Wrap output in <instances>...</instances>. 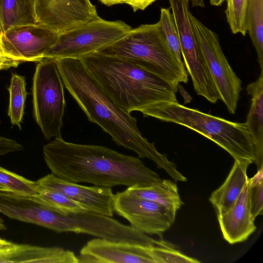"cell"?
I'll list each match as a JSON object with an SVG mask.
<instances>
[{
  "label": "cell",
  "instance_id": "6da1fadb",
  "mask_svg": "<svg viewBox=\"0 0 263 263\" xmlns=\"http://www.w3.org/2000/svg\"><path fill=\"white\" fill-rule=\"evenodd\" d=\"M64 85L87 117L119 146L134 151L163 169L174 180L181 176L176 164L161 154L139 130L137 120L120 107L101 88L81 59H56Z\"/></svg>",
  "mask_w": 263,
  "mask_h": 263
},
{
  "label": "cell",
  "instance_id": "7a4b0ae2",
  "mask_svg": "<svg viewBox=\"0 0 263 263\" xmlns=\"http://www.w3.org/2000/svg\"><path fill=\"white\" fill-rule=\"evenodd\" d=\"M43 153L51 174L74 183L146 187L162 180L139 157L104 146L67 142L62 136L45 144Z\"/></svg>",
  "mask_w": 263,
  "mask_h": 263
},
{
  "label": "cell",
  "instance_id": "3957f363",
  "mask_svg": "<svg viewBox=\"0 0 263 263\" xmlns=\"http://www.w3.org/2000/svg\"><path fill=\"white\" fill-rule=\"evenodd\" d=\"M104 91L124 111H141L160 102H178V88L135 64L95 52L80 58Z\"/></svg>",
  "mask_w": 263,
  "mask_h": 263
},
{
  "label": "cell",
  "instance_id": "277c9868",
  "mask_svg": "<svg viewBox=\"0 0 263 263\" xmlns=\"http://www.w3.org/2000/svg\"><path fill=\"white\" fill-rule=\"evenodd\" d=\"M144 117L176 123L212 140L235 159L255 162L251 133L246 123L230 121L187 107L178 102H160L141 111Z\"/></svg>",
  "mask_w": 263,
  "mask_h": 263
},
{
  "label": "cell",
  "instance_id": "5b68a950",
  "mask_svg": "<svg viewBox=\"0 0 263 263\" xmlns=\"http://www.w3.org/2000/svg\"><path fill=\"white\" fill-rule=\"evenodd\" d=\"M96 52L133 63L177 88L180 83L188 81L183 61L171 50L158 22L132 29L123 37Z\"/></svg>",
  "mask_w": 263,
  "mask_h": 263
},
{
  "label": "cell",
  "instance_id": "8992f818",
  "mask_svg": "<svg viewBox=\"0 0 263 263\" xmlns=\"http://www.w3.org/2000/svg\"><path fill=\"white\" fill-rule=\"evenodd\" d=\"M57 60L44 58L36 66L32 92L33 114L45 138L61 137L66 102Z\"/></svg>",
  "mask_w": 263,
  "mask_h": 263
},
{
  "label": "cell",
  "instance_id": "52a82bcc",
  "mask_svg": "<svg viewBox=\"0 0 263 263\" xmlns=\"http://www.w3.org/2000/svg\"><path fill=\"white\" fill-rule=\"evenodd\" d=\"M131 29L124 22L109 21L100 17L60 33L55 43L45 52L44 58L80 59L115 42Z\"/></svg>",
  "mask_w": 263,
  "mask_h": 263
},
{
  "label": "cell",
  "instance_id": "ba28073f",
  "mask_svg": "<svg viewBox=\"0 0 263 263\" xmlns=\"http://www.w3.org/2000/svg\"><path fill=\"white\" fill-rule=\"evenodd\" d=\"M176 26L181 56L197 94L215 103L220 95L206 65L194 33L189 14V0H168Z\"/></svg>",
  "mask_w": 263,
  "mask_h": 263
},
{
  "label": "cell",
  "instance_id": "9c48e42d",
  "mask_svg": "<svg viewBox=\"0 0 263 263\" xmlns=\"http://www.w3.org/2000/svg\"><path fill=\"white\" fill-rule=\"evenodd\" d=\"M190 22L206 65L221 100L229 112H236L241 80L229 63L221 48L218 35L190 13Z\"/></svg>",
  "mask_w": 263,
  "mask_h": 263
},
{
  "label": "cell",
  "instance_id": "30bf717a",
  "mask_svg": "<svg viewBox=\"0 0 263 263\" xmlns=\"http://www.w3.org/2000/svg\"><path fill=\"white\" fill-rule=\"evenodd\" d=\"M59 34L37 24L14 27L0 34V50L5 57L21 63L39 62Z\"/></svg>",
  "mask_w": 263,
  "mask_h": 263
},
{
  "label": "cell",
  "instance_id": "8fae6325",
  "mask_svg": "<svg viewBox=\"0 0 263 263\" xmlns=\"http://www.w3.org/2000/svg\"><path fill=\"white\" fill-rule=\"evenodd\" d=\"M114 211L126 219L130 227L147 235L161 236L174 222L163 206L125 191L114 194Z\"/></svg>",
  "mask_w": 263,
  "mask_h": 263
},
{
  "label": "cell",
  "instance_id": "7c38bea8",
  "mask_svg": "<svg viewBox=\"0 0 263 263\" xmlns=\"http://www.w3.org/2000/svg\"><path fill=\"white\" fill-rule=\"evenodd\" d=\"M36 22L59 33L98 19L89 0H36Z\"/></svg>",
  "mask_w": 263,
  "mask_h": 263
},
{
  "label": "cell",
  "instance_id": "4fadbf2b",
  "mask_svg": "<svg viewBox=\"0 0 263 263\" xmlns=\"http://www.w3.org/2000/svg\"><path fill=\"white\" fill-rule=\"evenodd\" d=\"M149 247L97 237L81 248L79 263H155Z\"/></svg>",
  "mask_w": 263,
  "mask_h": 263
},
{
  "label": "cell",
  "instance_id": "5bb4252c",
  "mask_svg": "<svg viewBox=\"0 0 263 263\" xmlns=\"http://www.w3.org/2000/svg\"><path fill=\"white\" fill-rule=\"evenodd\" d=\"M36 182L40 186L60 191L91 212L111 217L114 215V194L111 187L82 185L60 178L51 173Z\"/></svg>",
  "mask_w": 263,
  "mask_h": 263
},
{
  "label": "cell",
  "instance_id": "9a60e30c",
  "mask_svg": "<svg viewBox=\"0 0 263 263\" xmlns=\"http://www.w3.org/2000/svg\"><path fill=\"white\" fill-rule=\"evenodd\" d=\"M249 193L247 182L233 205L224 214L217 216L223 237L230 244L246 240L256 230L255 219L250 210Z\"/></svg>",
  "mask_w": 263,
  "mask_h": 263
},
{
  "label": "cell",
  "instance_id": "2e32d148",
  "mask_svg": "<svg viewBox=\"0 0 263 263\" xmlns=\"http://www.w3.org/2000/svg\"><path fill=\"white\" fill-rule=\"evenodd\" d=\"M79 263L71 251L61 247H45L13 243L0 249V263Z\"/></svg>",
  "mask_w": 263,
  "mask_h": 263
},
{
  "label": "cell",
  "instance_id": "e0dca14e",
  "mask_svg": "<svg viewBox=\"0 0 263 263\" xmlns=\"http://www.w3.org/2000/svg\"><path fill=\"white\" fill-rule=\"evenodd\" d=\"M234 160L225 181L212 193L209 198L217 216L224 214L233 205L248 181L247 168L252 162L243 159Z\"/></svg>",
  "mask_w": 263,
  "mask_h": 263
},
{
  "label": "cell",
  "instance_id": "ac0fdd59",
  "mask_svg": "<svg viewBox=\"0 0 263 263\" xmlns=\"http://www.w3.org/2000/svg\"><path fill=\"white\" fill-rule=\"evenodd\" d=\"M246 90L251 102L245 123L251 135L254 163L258 170L263 167V71L255 81L247 85Z\"/></svg>",
  "mask_w": 263,
  "mask_h": 263
},
{
  "label": "cell",
  "instance_id": "d6986e66",
  "mask_svg": "<svg viewBox=\"0 0 263 263\" xmlns=\"http://www.w3.org/2000/svg\"><path fill=\"white\" fill-rule=\"evenodd\" d=\"M126 192L156 202L164 207L175 220L176 213L183 204L176 184L168 179H163L148 186L128 187Z\"/></svg>",
  "mask_w": 263,
  "mask_h": 263
},
{
  "label": "cell",
  "instance_id": "ffe728a7",
  "mask_svg": "<svg viewBox=\"0 0 263 263\" xmlns=\"http://www.w3.org/2000/svg\"><path fill=\"white\" fill-rule=\"evenodd\" d=\"M36 0H0V34L11 28L36 24Z\"/></svg>",
  "mask_w": 263,
  "mask_h": 263
},
{
  "label": "cell",
  "instance_id": "44dd1931",
  "mask_svg": "<svg viewBox=\"0 0 263 263\" xmlns=\"http://www.w3.org/2000/svg\"><path fill=\"white\" fill-rule=\"evenodd\" d=\"M246 22L259 67L263 71V0H249Z\"/></svg>",
  "mask_w": 263,
  "mask_h": 263
},
{
  "label": "cell",
  "instance_id": "7402d4cb",
  "mask_svg": "<svg viewBox=\"0 0 263 263\" xmlns=\"http://www.w3.org/2000/svg\"><path fill=\"white\" fill-rule=\"evenodd\" d=\"M8 90L9 92V104L8 116L11 123L21 129V123L24 114L25 103L27 97L25 77L13 73Z\"/></svg>",
  "mask_w": 263,
  "mask_h": 263
},
{
  "label": "cell",
  "instance_id": "603a6c76",
  "mask_svg": "<svg viewBox=\"0 0 263 263\" xmlns=\"http://www.w3.org/2000/svg\"><path fill=\"white\" fill-rule=\"evenodd\" d=\"M36 196L51 209L60 213L67 214L90 212L84 205L54 189L40 186Z\"/></svg>",
  "mask_w": 263,
  "mask_h": 263
},
{
  "label": "cell",
  "instance_id": "cb8c5ba5",
  "mask_svg": "<svg viewBox=\"0 0 263 263\" xmlns=\"http://www.w3.org/2000/svg\"><path fill=\"white\" fill-rule=\"evenodd\" d=\"M0 186L6 191L32 196H37L40 189L36 181L28 180L1 166Z\"/></svg>",
  "mask_w": 263,
  "mask_h": 263
},
{
  "label": "cell",
  "instance_id": "d4e9b609",
  "mask_svg": "<svg viewBox=\"0 0 263 263\" xmlns=\"http://www.w3.org/2000/svg\"><path fill=\"white\" fill-rule=\"evenodd\" d=\"M227 22L234 34H246V11L249 0H226Z\"/></svg>",
  "mask_w": 263,
  "mask_h": 263
},
{
  "label": "cell",
  "instance_id": "484cf974",
  "mask_svg": "<svg viewBox=\"0 0 263 263\" xmlns=\"http://www.w3.org/2000/svg\"><path fill=\"white\" fill-rule=\"evenodd\" d=\"M160 28L170 47L177 59L181 60V47L176 26L170 9L162 8L158 22Z\"/></svg>",
  "mask_w": 263,
  "mask_h": 263
},
{
  "label": "cell",
  "instance_id": "4316f807",
  "mask_svg": "<svg viewBox=\"0 0 263 263\" xmlns=\"http://www.w3.org/2000/svg\"><path fill=\"white\" fill-rule=\"evenodd\" d=\"M148 251L155 263H198V260L187 256L177 250L174 247L154 246Z\"/></svg>",
  "mask_w": 263,
  "mask_h": 263
},
{
  "label": "cell",
  "instance_id": "83f0119b",
  "mask_svg": "<svg viewBox=\"0 0 263 263\" xmlns=\"http://www.w3.org/2000/svg\"><path fill=\"white\" fill-rule=\"evenodd\" d=\"M249 203L251 214L254 219L262 215L263 210V180L251 184L248 181Z\"/></svg>",
  "mask_w": 263,
  "mask_h": 263
},
{
  "label": "cell",
  "instance_id": "f1b7e54d",
  "mask_svg": "<svg viewBox=\"0 0 263 263\" xmlns=\"http://www.w3.org/2000/svg\"><path fill=\"white\" fill-rule=\"evenodd\" d=\"M24 149V147L15 140L0 137V156L8 153L20 151Z\"/></svg>",
  "mask_w": 263,
  "mask_h": 263
},
{
  "label": "cell",
  "instance_id": "f546056e",
  "mask_svg": "<svg viewBox=\"0 0 263 263\" xmlns=\"http://www.w3.org/2000/svg\"><path fill=\"white\" fill-rule=\"evenodd\" d=\"M156 0H125L124 3L133 8L134 11L144 10Z\"/></svg>",
  "mask_w": 263,
  "mask_h": 263
},
{
  "label": "cell",
  "instance_id": "4dcf8cb0",
  "mask_svg": "<svg viewBox=\"0 0 263 263\" xmlns=\"http://www.w3.org/2000/svg\"><path fill=\"white\" fill-rule=\"evenodd\" d=\"M21 62L5 57L0 50V71L12 67H16Z\"/></svg>",
  "mask_w": 263,
  "mask_h": 263
},
{
  "label": "cell",
  "instance_id": "1f68e13d",
  "mask_svg": "<svg viewBox=\"0 0 263 263\" xmlns=\"http://www.w3.org/2000/svg\"><path fill=\"white\" fill-rule=\"evenodd\" d=\"M103 4L110 6L114 5L124 4L125 0H99Z\"/></svg>",
  "mask_w": 263,
  "mask_h": 263
},
{
  "label": "cell",
  "instance_id": "d6a6232c",
  "mask_svg": "<svg viewBox=\"0 0 263 263\" xmlns=\"http://www.w3.org/2000/svg\"><path fill=\"white\" fill-rule=\"evenodd\" d=\"M193 7H204V4L203 0H189Z\"/></svg>",
  "mask_w": 263,
  "mask_h": 263
},
{
  "label": "cell",
  "instance_id": "836d02e7",
  "mask_svg": "<svg viewBox=\"0 0 263 263\" xmlns=\"http://www.w3.org/2000/svg\"><path fill=\"white\" fill-rule=\"evenodd\" d=\"M13 242L0 238V249L4 248L11 245Z\"/></svg>",
  "mask_w": 263,
  "mask_h": 263
},
{
  "label": "cell",
  "instance_id": "e575fe53",
  "mask_svg": "<svg viewBox=\"0 0 263 263\" xmlns=\"http://www.w3.org/2000/svg\"><path fill=\"white\" fill-rule=\"evenodd\" d=\"M7 227L4 224V220L0 217V231L6 230Z\"/></svg>",
  "mask_w": 263,
  "mask_h": 263
},
{
  "label": "cell",
  "instance_id": "d590c367",
  "mask_svg": "<svg viewBox=\"0 0 263 263\" xmlns=\"http://www.w3.org/2000/svg\"><path fill=\"white\" fill-rule=\"evenodd\" d=\"M0 191H6V190L3 187L0 186Z\"/></svg>",
  "mask_w": 263,
  "mask_h": 263
}]
</instances>
